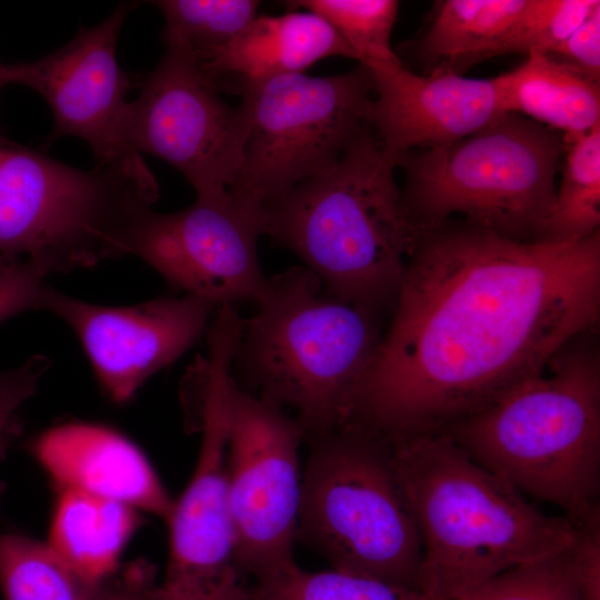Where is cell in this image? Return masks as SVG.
I'll list each match as a JSON object with an SVG mask.
<instances>
[{
  "mask_svg": "<svg viewBox=\"0 0 600 600\" xmlns=\"http://www.w3.org/2000/svg\"><path fill=\"white\" fill-rule=\"evenodd\" d=\"M157 584L154 568L137 561L117 572L106 600H158Z\"/></svg>",
  "mask_w": 600,
  "mask_h": 600,
  "instance_id": "obj_33",
  "label": "cell"
},
{
  "mask_svg": "<svg viewBox=\"0 0 600 600\" xmlns=\"http://www.w3.org/2000/svg\"><path fill=\"white\" fill-rule=\"evenodd\" d=\"M509 113L570 137L600 123V82L544 53L533 52L500 74Z\"/></svg>",
  "mask_w": 600,
  "mask_h": 600,
  "instance_id": "obj_21",
  "label": "cell"
},
{
  "mask_svg": "<svg viewBox=\"0 0 600 600\" xmlns=\"http://www.w3.org/2000/svg\"><path fill=\"white\" fill-rule=\"evenodd\" d=\"M138 2L126 1L99 24L82 28L72 40L32 62L7 64L9 83L26 86L44 98L53 114L49 140L76 137L91 149L98 163L132 152L124 127L133 78L117 59V41Z\"/></svg>",
  "mask_w": 600,
  "mask_h": 600,
  "instance_id": "obj_14",
  "label": "cell"
},
{
  "mask_svg": "<svg viewBox=\"0 0 600 600\" xmlns=\"http://www.w3.org/2000/svg\"><path fill=\"white\" fill-rule=\"evenodd\" d=\"M7 84H9L7 76V64H2L0 62V90Z\"/></svg>",
  "mask_w": 600,
  "mask_h": 600,
  "instance_id": "obj_34",
  "label": "cell"
},
{
  "mask_svg": "<svg viewBox=\"0 0 600 600\" xmlns=\"http://www.w3.org/2000/svg\"><path fill=\"white\" fill-rule=\"evenodd\" d=\"M600 316V231L521 242L459 219L420 230L343 424L388 442L481 411Z\"/></svg>",
  "mask_w": 600,
  "mask_h": 600,
  "instance_id": "obj_1",
  "label": "cell"
},
{
  "mask_svg": "<svg viewBox=\"0 0 600 600\" xmlns=\"http://www.w3.org/2000/svg\"><path fill=\"white\" fill-rule=\"evenodd\" d=\"M564 151L563 136L507 113L456 142L407 151L406 213L418 231L459 219L507 239L543 241Z\"/></svg>",
  "mask_w": 600,
  "mask_h": 600,
  "instance_id": "obj_7",
  "label": "cell"
},
{
  "mask_svg": "<svg viewBox=\"0 0 600 600\" xmlns=\"http://www.w3.org/2000/svg\"><path fill=\"white\" fill-rule=\"evenodd\" d=\"M367 67L374 82L368 124L394 160L461 140L509 113L501 76L418 74L403 63Z\"/></svg>",
  "mask_w": 600,
  "mask_h": 600,
  "instance_id": "obj_16",
  "label": "cell"
},
{
  "mask_svg": "<svg viewBox=\"0 0 600 600\" xmlns=\"http://www.w3.org/2000/svg\"><path fill=\"white\" fill-rule=\"evenodd\" d=\"M306 430L282 409L239 388L230 394L228 489L236 562L256 579L294 560Z\"/></svg>",
  "mask_w": 600,
  "mask_h": 600,
  "instance_id": "obj_12",
  "label": "cell"
},
{
  "mask_svg": "<svg viewBox=\"0 0 600 600\" xmlns=\"http://www.w3.org/2000/svg\"><path fill=\"white\" fill-rule=\"evenodd\" d=\"M266 209L226 190L197 196L186 209L149 212L132 256L152 267L183 294L216 308L257 302L268 278L258 258Z\"/></svg>",
  "mask_w": 600,
  "mask_h": 600,
  "instance_id": "obj_13",
  "label": "cell"
},
{
  "mask_svg": "<svg viewBox=\"0 0 600 600\" xmlns=\"http://www.w3.org/2000/svg\"><path fill=\"white\" fill-rule=\"evenodd\" d=\"M141 513L119 502L60 491L47 543L72 569L94 583L109 582L141 523Z\"/></svg>",
  "mask_w": 600,
  "mask_h": 600,
  "instance_id": "obj_20",
  "label": "cell"
},
{
  "mask_svg": "<svg viewBox=\"0 0 600 600\" xmlns=\"http://www.w3.org/2000/svg\"><path fill=\"white\" fill-rule=\"evenodd\" d=\"M193 54L219 92H237L247 84L301 73L326 58L358 61L354 51L327 21L296 9L279 16H257L227 44Z\"/></svg>",
  "mask_w": 600,
  "mask_h": 600,
  "instance_id": "obj_18",
  "label": "cell"
},
{
  "mask_svg": "<svg viewBox=\"0 0 600 600\" xmlns=\"http://www.w3.org/2000/svg\"><path fill=\"white\" fill-rule=\"evenodd\" d=\"M111 581L84 579L47 541L0 532V590L4 600H106Z\"/></svg>",
  "mask_w": 600,
  "mask_h": 600,
  "instance_id": "obj_22",
  "label": "cell"
},
{
  "mask_svg": "<svg viewBox=\"0 0 600 600\" xmlns=\"http://www.w3.org/2000/svg\"><path fill=\"white\" fill-rule=\"evenodd\" d=\"M321 290L304 266L268 278L231 363L237 386L292 409L306 438L343 423L383 332L380 318Z\"/></svg>",
  "mask_w": 600,
  "mask_h": 600,
  "instance_id": "obj_5",
  "label": "cell"
},
{
  "mask_svg": "<svg viewBox=\"0 0 600 600\" xmlns=\"http://www.w3.org/2000/svg\"><path fill=\"white\" fill-rule=\"evenodd\" d=\"M50 363L48 357L36 354L13 369L0 371V460L20 432L21 408L36 393Z\"/></svg>",
  "mask_w": 600,
  "mask_h": 600,
  "instance_id": "obj_29",
  "label": "cell"
},
{
  "mask_svg": "<svg viewBox=\"0 0 600 600\" xmlns=\"http://www.w3.org/2000/svg\"><path fill=\"white\" fill-rule=\"evenodd\" d=\"M589 333L443 431L480 466L571 522L599 503L600 492V353Z\"/></svg>",
  "mask_w": 600,
  "mask_h": 600,
  "instance_id": "obj_4",
  "label": "cell"
},
{
  "mask_svg": "<svg viewBox=\"0 0 600 600\" xmlns=\"http://www.w3.org/2000/svg\"><path fill=\"white\" fill-rule=\"evenodd\" d=\"M158 198L139 153L81 170L0 137V257L46 277L132 256Z\"/></svg>",
  "mask_w": 600,
  "mask_h": 600,
  "instance_id": "obj_6",
  "label": "cell"
},
{
  "mask_svg": "<svg viewBox=\"0 0 600 600\" xmlns=\"http://www.w3.org/2000/svg\"><path fill=\"white\" fill-rule=\"evenodd\" d=\"M548 56L600 82V4Z\"/></svg>",
  "mask_w": 600,
  "mask_h": 600,
  "instance_id": "obj_32",
  "label": "cell"
},
{
  "mask_svg": "<svg viewBox=\"0 0 600 600\" xmlns=\"http://www.w3.org/2000/svg\"><path fill=\"white\" fill-rule=\"evenodd\" d=\"M568 548L514 566L452 600H583Z\"/></svg>",
  "mask_w": 600,
  "mask_h": 600,
  "instance_id": "obj_27",
  "label": "cell"
},
{
  "mask_svg": "<svg viewBox=\"0 0 600 600\" xmlns=\"http://www.w3.org/2000/svg\"><path fill=\"white\" fill-rule=\"evenodd\" d=\"M251 600H430L421 590L330 569L308 571L294 560L256 579Z\"/></svg>",
  "mask_w": 600,
  "mask_h": 600,
  "instance_id": "obj_24",
  "label": "cell"
},
{
  "mask_svg": "<svg viewBox=\"0 0 600 600\" xmlns=\"http://www.w3.org/2000/svg\"><path fill=\"white\" fill-rule=\"evenodd\" d=\"M306 439L297 540L332 569L421 590V539L390 443L350 424Z\"/></svg>",
  "mask_w": 600,
  "mask_h": 600,
  "instance_id": "obj_8",
  "label": "cell"
},
{
  "mask_svg": "<svg viewBox=\"0 0 600 600\" xmlns=\"http://www.w3.org/2000/svg\"><path fill=\"white\" fill-rule=\"evenodd\" d=\"M164 36L183 41L193 53L220 48L234 39L258 16L254 0H160Z\"/></svg>",
  "mask_w": 600,
  "mask_h": 600,
  "instance_id": "obj_26",
  "label": "cell"
},
{
  "mask_svg": "<svg viewBox=\"0 0 600 600\" xmlns=\"http://www.w3.org/2000/svg\"><path fill=\"white\" fill-rule=\"evenodd\" d=\"M396 160L367 124L340 158L266 209V234L297 254L324 293L380 319L390 316L417 230Z\"/></svg>",
  "mask_w": 600,
  "mask_h": 600,
  "instance_id": "obj_3",
  "label": "cell"
},
{
  "mask_svg": "<svg viewBox=\"0 0 600 600\" xmlns=\"http://www.w3.org/2000/svg\"><path fill=\"white\" fill-rule=\"evenodd\" d=\"M599 4L598 0H528L507 54L551 53Z\"/></svg>",
  "mask_w": 600,
  "mask_h": 600,
  "instance_id": "obj_28",
  "label": "cell"
},
{
  "mask_svg": "<svg viewBox=\"0 0 600 600\" xmlns=\"http://www.w3.org/2000/svg\"><path fill=\"white\" fill-rule=\"evenodd\" d=\"M162 41L160 62L129 102L127 146L168 162L197 196L226 191L242 161L248 111L241 102L231 107L221 99L183 41L163 34Z\"/></svg>",
  "mask_w": 600,
  "mask_h": 600,
  "instance_id": "obj_11",
  "label": "cell"
},
{
  "mask_svg": "<svg viewBox=\"0 0 600 600\" xmlns=\"http://www.w3.org/2000/svg\"><path fill=\"white\" fill-rule=\"evenodd\" d=\"M249 130L233 194L266 207L336 162L368 124L371 70L284 74L241 87Z\"/></svg>",
  "mask_w": 600,
  "mask_h": 600,
  "instance_id": "obj_9",
  "label": "cell"
},
{
  "mask_svg": "<svg viewBox=\"0 0 600 600\" xmlns=\"http://www.w3.org/2000/svg\"><path fill=\"white\" fill-rule=\"evenodd\" d=\"M46 276L31 261L0 257V323L29 310H41Z\"/></svg>",
  "mask_w": 600,
  "mask_h": 600,
  "instance_id": "obj_30",
  "label": "cell"
},
{
  "mask_svg": "<svg viewBox=\"0 0 600 600\" xmlns=\"http://www.w3.org/2000/svg\"><path fill=\"white\" fill-rule=\"evenodd\" d=\"M287 3L291 9L310 11L327 21L354 51L359 63H402L391 47L398 1L298 0Z\"/></svg>",
  "mask_w": 600,
  "mask_h": 600,
  "instance_id": "obj_25",
  "label": "cell"
},
{
  "mask_svg": "<svg viewBox=\"0 0 600 600\" xmlns=\"http://www.w3.org/2000/svg\"><path fill=\"white\" fill-rule=\"evenodd\" d=\"M422 544L421 590L452 600L523 562L567 549L573 523L533 507L447 433L389 442Z\"/></svg>",
  "mask_w": 600,
  "mask_h": 600,
  "instance_id": "obj_2",
  "label": "cell"
},
{
  "mask_svg": "<svg viewBox=\"0 0 600 600\" xmlns=\"http://www.w3.org/2000/svg\"><path fill=\"white\" fill-rule=\"evenodd\" d=\"M564 138L561 181L543 241H567L600 231V123Z\"/></svg>",
  "mask_w": 600,
  "mask_h": 600,
  "instance_id": "obj_23",
  "label": "cell"
},
{
  "mask_svg": "<svg viewBox=\"0 0 600 600\" xmlns=\"http://www.w3.org/2000/svg\"><path fill=\"white\" fill-rule=\"evenodd\" d=\"M214 309L191 294L101 306L50 286L41 304L73 331L103 392L118 403L130 400L150 377L192 348Z\"/></svg>",
  "mask_w": 600,
  "mask_h": 600,
  "instance_id": "obj_15",
  "label": "cell"
},
{
  "mask_svg": "<svg viewBox=\"0 0 600 600\" xmlns=\"http://www.w3.org/2000/svg\"><path fill=\"white\" fill-rule=\"evenodd\" d=\"M231 360H199L187 384L192 423L201 434L191 478L167 518L169 556L158 600H251L236 562L228 489Z\"/></svg>",
  "mask_w": 600,
  "mask_h": 600,
  "instance_id": "obj_10",
  "label": "cell"
},
{
  "mask_svg": "<svg viewBox=\"0 0 600 600\" xmlns=\"http://www.w3.org/2000/svg\"><path fill=\"white\" fill-rule=\"evenodd\" d=\"M31 450L59 491L122 503L167 520L173 500L144 453L120 432L91 422L51 427Z\"/></svg>",
  "mask_w": 600,
  "mask_h": 600,
  "instance_id": "obj_17",
  "label": "cell"
},
{
  "mask_svg": "<svg viewBox=\"0 0 600 600\" xmlns=\"http://www.w3.org/2000/svg\"><path fill=\"white\" fill-rule=\"evenodd\" d=\"M528 0H444L411 50L422 72L463 74L474 64L507 54Z\"/></svg>",
  "mask_w": 600,
  "mask_h": 600,
  "instance_id": "obj_19",
  "label": "cell"
},
{
  "mask_svg": "<svg viewBox=\"0 0 600 600\" xmlns=\"http://www.w3.org/2000/svg\"><path fill=\"white\" fill-rule=\"evenodd\" d=\"M572 523L568 550L578 586L583 600H600V502Z\"/></svg>",
  "mask_w": 600,
  "mask_h": 600,
  "instance_id": "obj_31",
  "label": "cell"
}]
</instances>
